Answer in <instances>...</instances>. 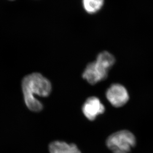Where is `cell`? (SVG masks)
Segmentation results:
<instances>
[{"label": "cell", "mask_w": 153, "mask_h": 153, "mask_svg": "<svg viewBox=\"0 0 153 153\" xmlns=\"http://www.w3.org/2000/svg\"><path fill=\"white\" fill-rule=\"evenodd\" d=\"M22 86L25 104L28 108L33 112L41 111L43 105L35 96H49L52 91V85L49 80L41 74L35 72L23 78Z\"/></svg>", "instance_id": "obj_1"}, {"label": "cell", "mask_w": 153, "mask_h": 153, "mask_svg": "<svg viewBox=\"0 0 153 153\" xmlns=\"http://www.w3.org/2000/svg\"><path fill=\"white\" fill-rule=\"evenodd\" d=\"M136 144L134 135L127 130L113 133L106 141V146L113 153H130Z\"/></svg>", "instance_id": "obj_2"}, {"label": "cell", "mask_w": 153, "mask_h": 153, "mask_svg": "<svg viewBox=\"0 0 153 153\" xmlns=\"http://www.w3.org/2000/svg\"><path fill=\"white\" fill-rule=\"evenodd\" d=\"M106 97L111 105L120 108L125 105L129 99V95L126 88L122 84L114 83L108 88Z\"/></svg>", "instance_id": "obj_3"}, {"label": "cell", "mask_w": 153, "mask_h": 153, "mask_svg": "<svg viewBox=\"0 0 153 153\" xmlns=\"http://www.w3.org/2000/svg\"><path fill=\"white\" fill-rule=\"evenodd\" d=\"M108 71L103 68L95 61L87 65L82 74V78L91 85H94L107 78Z\"/></svg>", "instance_id": "obj_4"}, {"label": "cell", "mask_w": 153, "mask_h": 153, "mask_svg": "<svg viewBox=\"0 0 153 153\" xmlns=\"http://www.w3.org/2000/svg\"><path fill=\"white\" fill-rule=\"evenodd\" d=\"M82 111L87 119L93 121L98 116L104 113L105 107L98 98L91 97L87 99L84 102Z\"/></svg>", "instance_id": "obj_5"}, {"label": "cell", "mask_w": 153, "mask_h": 153, "mask_svg": "<svg viewBox=\"0 0 153 153\" xmlns=\"http://www.w3.org/2000/svg\"><path fill=\"white\" fill-rule=\"evenodd\" d=\"M50 153H82L76 145L55 141L49 144Z\"/></svg>", "instance_id": "obj_6"}, {"label": "cell", "mask_w": 153, "mask_h": 153, "mask_svg": "<svg viewBox=\"0 0 153 153\" xmlns=\"http://www.w3.org/2000/svg\"><path fill=\"white\" fill-rule=\"evenodd\" d=\"M95 62L106 71H110L116 62V59L111 53L107 51L100 53L97 57Z\"/></svg>", "instance_id": "obj_7"}, {"label": "cell", "mask_w": 153, "mask_h": 153, "mask_svg": "<svg viewBox=\"0 0 153 153\" xmlns=\"http://www.w3.org/2000/svg\"><path fill=\"white\" fill-rule=\"evenodd\" d=\"M82 4L86 12L89 14H94L103 7L104 0H82Z\"/></svg>", "instance_id": "obj_8"}]
</instances>
